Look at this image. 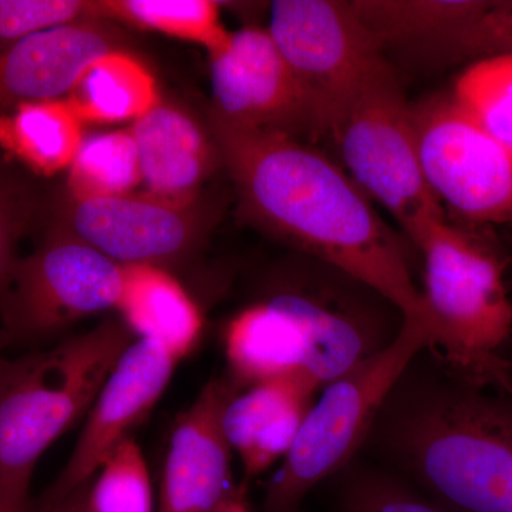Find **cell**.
Returning <instances> with one entry per match:
<instances>
[{
    "label": "cell",
    "instance_id": "obj_25",
    "mask_svg": "<svg viewBox=\"0 0 512 512\" xmlns=\"http://www.w3.org/2000/svg\"><path fill=\"white\" fill-rule=\"evenodd\" d=\"M84 512H154L150 470L133 437L117 447L87 483Z\"/></svg>",
    "mask_w": 512,
    "mask_h": 512
},
{
    "label": "cell",
    "instance_id": "obj_8",
    "mask_svg": "<svg viewBox=\"0 0 512 512\" xmlns=\"http://www.w3.org/2000/svg\"><path fill=\"white\" fill-rule=\"evenodd\" d=\"M394 72L464 69L512 53V0H352Z\"/></svg>",
    "mask_w": 512,
    "mask_h": 512
},
{
    "label": "cell",
    "instance_id": "obj_13",
    "mask_svg": "<svg viewBox=\"0 0 512 512\" xmlns=\"http://www.w3.org/2000/svg\"><path fill=\"white\" fill-rule=\"evenodd\" d=\"M178 362L151 340L136 339L121 355L86 414L79 440L62 473L35 501L49 512L67 495L89 483L104 461L161 399Z\"/></svg>",
    "mask_w": 512,
    "mask_h": 512
},
{
    "label": "cell",
    "instance_id": "obj_21",
    "mask_svg": "<svg viewBox=\"0 0 512 512\" xmlns=\"http://www.w3.org/2000/svg\"><path fill=\"white\" fill-rule=\"evenodd\" d=\"M320 487L332 512H453L360 454Z\"/></svg>",
    "mask_w": 512,
    "mask_h": 512
},
{
    "label": "cell",
    "instance_id": "obj_23",
    "mask_svg": "<svg viewBox=\"0 0 512 512\" xmlns=\"http://www.w3.org/2000/svg\"><path fill=\"white\" fill-rule=\"evenodd\" d=\"M141 183L136 144L128 130L83 140L69 167V194L77 197L130 194Z\"/></svg>",
    "mask_w": 512,
    "mask_h": 512
},
{
    "label": "cell",
    "instance_id": "obj_18",
    "mask_svg": "<svg viewBox=\"0 0 512 512\" xmlns=\"http://www.w3.org/2000/svg\"><path fill=\"white\" fill-rule=\"evenodd\" d=\"M127 285L120 320L134 338L151 340L178 363L197 348L202 316L181 285L165 269L126 266Z\"/></svg>",
    "mask_w": 512,
    "mask_h": 512
},
{
    "label": "cell",
    "instance_id": "obj_9",
    "mask_svg": "<svg viewBox=\"0 0 512 512\" xmlns=\"http://www.w3.org/2000/svg\"><path fill=\"white\" fill-rule=\"evenodd\" d=\"M127 268L57 229L19 259L0 306L5 339L35 342L97 313L117 311Z\"/></svg>",
    "mask_w": 512,
    "mask_h": 512
},
{
    "label": "cell",
    "instance_id": "obj_12",
    "mask_svg": "<svg viewBox=\"0 0 512 512\" xmlns=\"http://www.w3.org/2000/svg\"><path fill=\"white\" fill-rule=\"evenodd\" d=\"M208 56L212 83L208 113L231 126L315 143L309 101L268 29L249 25L229 32Z\"/></svg>",
    "mask_w": 512,
    "mask_h": 512
},
{
    "label": "cell",
    "instance_id": "obj_26",
    "mask_svg": "<svg viewBox=\"0 0 512 512\" xmlns=\"http://www.w3.org/2000/svg\"><path fill=\"white\" fill-rule=\"evenodd\" d=\"M90 0H0V53L37 30L89 19Z\"/></svg>",
    "mask_w": 512,
    "mask_h": 512
},
{
    "label": "cell",
    "instance_id": "obj_16",
    "mask_svg": "<svg viewBox=\"0 0 512 512\" xmlns=\"http://www.w3.org/2000/svg\"><path fill=\"white\" fill-rule=\"evenodd\" d=\"M319 387L299 376L276 377L235 394L222 416L232 453L241 461L248 484L272 464L284 460L303 421L315 404Z\"/></svg>",
    "mask_w": 512,
    "mask_h": 512
},
{
    "label": "cell",
    "instance_id": "obj_27",
    "mask_svg": "<svg viewBox=\"0 0 512 512\" xmlns=\"http://www.w3.org/2000/svg\"><path fill=\"white\" fill-rule=\"evenodd\" d=\"M32 200L18 184L0 174V306L8 295L19 258L18 242L32 218Z\"/></svg>",
    "mask_w": 512,
    "mask_h": 512
},
{
    "label": "cell",
    "instance_id": "obj_10",
    "mask_svg": "<svg viewBox=\"0 0 512 512\" xmlns=\"http://www.w3.org/2000/svg\"><path fill=\"white\" fill-rule=\"evenodd\" d=\"M424 177L440 204L474 227L512 224V153L451 93L413 104Z\"/></svg>",
    "mask_w": 512,
    "mask_h": 512
},
{
    "label": "cell",
    "instance_id": "obj_29",
    "mask_svg": "<svg viewBox=\"0 0 512 512\" xmlns=\"http://www.w3.org/2000/svg\"><path fill=\"white\" fill-rule=\"evenodd\" d=\"M247 488L245 485L239 484L235 493L215 512H254L249 507Z\"/></svg>",
    "mask_w": 512,
    "mask_h": 512
},
{
    "label": "cell",
    "instance_id": "obj_19",
    "mask_svg": "<svg viewBox=\"0 0 512 512\" xmlns=\"http://www.w3.org/2000/svg\"><path fill=\"white\" fill-rule=\"evenodd\" d=\"M80 117L67 100L23 104L0 116V147L42 174L72 165L82 146Z\"/></svg>",
    "mask_w": 512,
    "mask_h": 512
},
{
    "label": "cell",
    "instance_id": "obj_15",
    "mask_svg": "<svg viewBox=\"0 0 512 512\" xmlns=\"http://www.w3.org/2000/svg\"><path fill=\"white\" fill-rule=\"evenodd\" d=\"M128 37L109 20L82 19L37 30L0 53V116L23 104L63 100Z\"/></svg>",
    "mask_w": 512,
    "mask_h": 512
},
{
    "label": "cell",
    "instance_id": "obj_1",
    "mask_svg": "<svg viewBox=\"0 0 512 512\" xmlns=\"http://www.w3.org/2000/svg\"><path fill=\"white\" fill-rule=\"evenodd\" d=\"M207 126L245 221L375 289L429 333L402 239L338 161L315 144L231 126L211 113Z\"/></svg>",
    "mask_w": 512,
    "mask_h": 512
},
{
    "label": "cell",
    "instance_id": "obj_11",
    "mask_svg": "<svg viewBox=\"0 0 512 512\" xmlns=\"http://www.w3.org/2000/svg\"><path fill=\"white\" fill-rule=\"evenodd\" d=\"M50 228L82 241L121 266L184 264L204 242L207 218L197 198L167 200L151 194H66Z\"/></svg>",
    "mask_w": 512,
    "mask_h": 512
},
{
    "label": "cell",
    "instance_id": "obj_5",
    "mask_svg": "<svg viewBox=\"0 0 512 512\" xmlns=\"http://www.w3.org/2000/svg\"><path fill=\"white\" fill-rule=\"evenodd\" d=\"M325 140L340 167L373 204L389 212L414 247L431 225L446 218L421 167L413 104L390 64L339 111Z\"/></svg>",
    "mask_w": 512,
    "mask_h": 512
},
{
    "label": "cell",
    "instance_id": "obj_14",
    "mask_svg": "<svg viewBox=\"0 0 512 512\" xmlns=\"http://www.w3.org/2000/svg\"><path fill=\"white\" fill-rule=\"evenodd\" d=\"M239 392L227 376L215 377L175 421L165 450L157 512H215L235 493L234 453L222 416Z\"/></svg>",
    "mask_w": 512,
    "mask_h": 512
},
{
    "label": "cell",
    "instance_id": "obj_20",
    "mask_svg": "<svg viewBox=\"0 0 512 512\" xmlns=\"http://www.w3.org/2000/svg\"><path fill=\"white\" fill-rule=\"evenodd\" d=\"M220 5L212 0H90L87 18L190 40L211 52L229 35Z\"/></svg>",
    "mask_w": 512,
    "mask_h": 512
},
{
    "label": "cell",
    "instance_id": "obj_28",
    "mask_svg": "<svg viewBox=\"0 0 512 512\" xmlns=\"http://www.w3.org/2000/svg\"><path fill=\"white\" fill-rule=\"evenodd\" d=\"M30 480L0 477V512H36Z\"/></svg>",
    "mask_w": 512,
    "mask_h": 512
},
{
    "label": "cell",
    "instance_id": "obj_3",
    "mask_svg": "<svg viewBox=\"0 0 512 512\" xmlns=\"http://www.w3.org/2000/svg\"><path fill=\"white\" fill-rule=\"evenodd\" d=\"M484 227L427 229L416 248L424 261L431 348L467 382L512 396V299L507 259Z\"/></svg>",
    "mask_w": 512,
    "mask_h": 512
},
{
    "label": "cell",
    "instance_id": "obj_30",
    "mask_svg": "<svg viewBox=\"0 0 512 512\" xmlns=\"http://www.w3.org/2000/svg\"><path fill=\"white\" fill-rule=\"evenodd\" d=\"M87 483L77 488L72 494L67 495L63 501L55 505L49 512H84V494H86Z\"/></svg>",
    "mask_w": 512,
    "mask_h": 512
},
{
    "label": "cell",
    "instance_id": "obj_4",
    "mask_svg": "<svg viewBox=\"0 0 512 512\" xmlns=\"http://www.w3.org/2000/svg\"><path fill=\"white\" fill-rule=\"evenodd\" d=\"M134 340L120 319H107L55 348L0 359V477L32 480L39 457L86 416Z\"/></svg>",
    "mask_w": 512,
    "mask_h": 512
},
{
    "label": "cell",
    "instance_id": "obj_22",
    "mask_svg": "<svg viewBox=\"0 0 512 512\" xmlns=\"http://www.w3.org/2000/svg\"><path fill=\"white\" fill-rule=\"evenodd\" d=\"M67 101L80 119L107 121L138 119L157 103L153 79L127 52L94 64Z\"/></svg>",
    "mask_w": 512,
    "mask_h": 512
},
{
    "label": "cell",
    "instance_id": "obj_17",
    "mask_svg": "<svg viewBox=\"0 0 512 512\" xmlns=\"http://www.w3.org/2000/svg\"><path fill=\"white\" fill-rule=\"evenodd\" d=\"M127 130L136 144L141 183L156 197L195 200L222 165L210 128L173 104L157 101Z\"/></svg>",
    "mask_w": 512,
    "mask_h": 512
},
{
    "label": "cell",
    "instance_id": "obj_6",
    "mask_svg": "<svg viewBox=\"0 0 512 512\" xmlns=\"http://www.w3.org/2000/svg\"><path fill=\"white\" fill-rule=\"evenodd\" d=\"M423 348H431L429 333L404 322L392 346L323 387L266 487L262 512L301 511L308 494L359 456L387 393Z\"/></svg>",
    "mask_w": 512,
    "mask_h": 512
},
{
    "label": "cell",
    "instance_id": "obj_2",
    "mask_svg": "<svg viewBox=\"0 0 512 512\" xmlns=\"http://www.w3.org/2000/svg\"><path fill=\"white\" fill-rule=\"evenodd\" d=\"M360 456L453 512H512V396L467 382L423 348L387 393Z\"/></svg>",
    "mask_w": 512,
    "mask_h": 512
},
{
    "label": "cell",
    "instance_id": "obj_24",
    "mask_svg": "<svg viewBox=\"0 0 512 512\" xmlns=\"http://www.w3.org/2000/svg\"><path fill=\"white\" fill-rule=\"evenodd\" d=\"M451 94L495 141L512 153V53L466 67Z\"/></svg>",
    "mask_w": 512,
    "mask_h": 512
},
{
    "label": "cell",
    "instance_id": "obj_7",
    "mask_svg": "<svg viewBox=\"0 0 512 512\" xmlns=\"http://www.w3.org/2000/svg\"><path fill=\"white\" fill-rule=\"evenodd\" d=\"M268 32L305 92L316 141L373 76L389 66L352 0H275Z\"/></svg>",
    "mask_w": 512,
    "mask_h": 512
}]
</instances>
